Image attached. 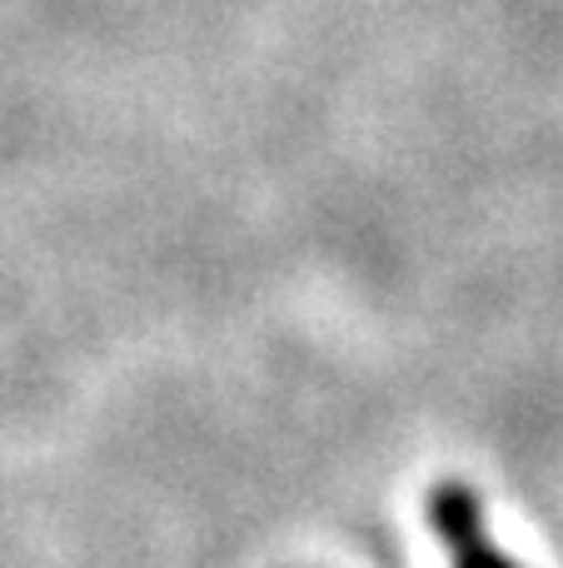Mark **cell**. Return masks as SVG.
<instances>
[{"label":"cell","instance_id":"cell-1","mask_svg":"<svg viewBox=\"0 0 563 568\" xmlns=\"http://www.w3.org/2000/svg\"><path fill=\"white\" fill-rule=\"evenodd\" d=\"M424 519L449 568H524L489 534L484 504H479V494L469 484H459V479L434 484L424 499Z\"/></svg>","mask_w":563,"mask_h":568}]
</instances>
